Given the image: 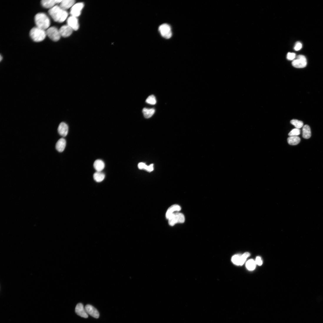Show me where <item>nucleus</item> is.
<instances>
[{
    "mask_svg": "<svg viewBox=\"0 0 323 323\" xmlns=\"http://www.w3.org/2000/svg\"><path fill=\"white\" fill-rule=\"evenodd\" d=\"M84 7V4L83 3H78L75 5L71 8L70 13L71 16L77 17L79 16L81 11Z\"/></svg>",
    "mask_w": 323,
    "mask_h": 323,
    "instance_id": "8",
    "label": "nucleus"
},
{
    "mask_svg": "<svg viewBox=\"0 0 323 323\" xmlns=\"http://www.w3.org/2000/svg\"><path fill=\"white\" fill-rule=\"evenodd\" d=\"M255 262L256 264L259 266L262 265V261L261 258L259 257H257Z\"/></svg>",
    "mask_w": 323,
    "mask_h": 323,
    "instance_id": "32",
    "label": "nucleus"
},
{
    "mask_svg": "<svg viewBox=\"0 0 323 323\" xmlns=\"http://www.w3.org/2000/svg\"><path fill=\"white\" fill-rule=\"evenodd\" d=\"M300 138L298 136H290L287 139L289 144L292 146L298 145L300 142Z\"/></svg>",
    "mask_w": 323,
    "mask_h": 323,
    "instance_id": "21",
    "label": "nucleus"
},
{
    "mask_svg": "<svg viewBox=\"0 0 323 323\" xmlns=\"http://www.w3.org/2000/svg\"><path fill=\"white\" fill-rule=\"evenodd\" d=\"M296 57V54L294 53L289 52L287 55V59L289 60H294Z\"/></svg>",
    "mask_w": 323,
    "mask_h": 323,
    "instance_id": "30",
    "label": "nucleus"
},
{
    "mask_svg": "<svg viewBox=\"0 0 323 323\" xmlns=\"http://www.w3.org/2000/svg\"><path fill=\"white\" fill-rule=\"evenodd\" d=\"M250 255V254L249 253L246 252L241 256V265H242L244 264L246 261L247 259L249 257Z\"/></svg>",
    "mask_w": 323,
    "mask_h": 323,
    "instance_id": "29",
    "label": "nucleus"
},
{
    "mask_svg": "<svg viewBox=\"0 0 323 323\" xmlns=\"http://www.w3.org/2000/svg\"><path fill=\"white\" fill-rule=\"evenodd\" d=\"M181 210V207L179 205L174 204L172 206L168 209L167 212L166 214V218L168 219L172 214L176 212H178Z\"/></svg>",
    "mask_w": 323,
    "mask_h": 323,
    "instance_id": "15",
    "label": "nucleus"
},
{
    "mask_svg": "<svg viewBox=\"0 0 323 323\" xmlns=\"http://www.w3.org/2000/svg\"><path fill=\"white\" fill-rule=\"evenodd\" d=\"M2 58H2V56H1V58H0V60H1V61H2Z\"/></svg>",
    "mask_w": 323,
    "mask_h": 323,
    "instance_id": "33",
    "label": "nucleus"
},
{
    "mask_svg": "<svg viewBox=\"0 0 323 323\" xmlns=\"http://www.w3.org/2000/svg\"><path fill=\"white\" fill-rule=\"evenodd\" d=\"M241 256L240 254H238L233 256L232 258V263L237 265H241Z\"/></svg>",
    "mask_w": 323,
    "mask_h": 323,
    "instance_id": "25",
    "label": "nucleus"
},
{
    "mask_svg": "<svg viewBox=\"0 0 323 323\" xmlns=\"http://www.w3.org/2000/svg\"><path fill=\"white\" fill-rule=\"evenodd\" d=\"M29 34L33 41L37 42L44 41L47 35L45 30L37 27L32 28L30 31Z\"/></svg>",
    "mask_w": 323,
    "mask_h": 323,
    "instance_id": "3",
    "label": "nucleus"
},
{
    "mask_svg": "<svg viewBox=\"0 0 323 323\" xmlns=\"http://www.w3.org/2000/svg\"><path fill=\"white\" fill-rule=\"evenodd\" d=\"M74 0H64L59 4V6L63 9L66 10L72 7L75 4Z\"/></svg>",
    "mask_w": 323,
    "mask_h": 323,
    "instance_id": "16",
    "label": "nucleus"
},
{
    "mask_svg": "<svg viewBox=\"0 0 323 323\" xmlns=\"http://www.w3.org/2000/svg\"><path fill=\"white\" fill-rule=\"evenodd\" d=\"M48 12L54 21L59 23L63 22L67 19L68 14L66 10L57 5L49 9Z\"/></svg>",
    "mask_w": 323,
    "mask_h": 323,
    "instance_id": "1",
    "label": "nucleus"
},
{
    "mask_svg": "<svg viewBox=\"0 0 323 323\" xmlns=\"http://www.w3.org/2000/svg\"><path fill=\"white\" fill-rule=\"evenodd\" d=\"M147 103L151 105H155L156 103V100L155 96L153 95L149 96L146 99Z\"/></svg>",
    "mask_w": 323,
    "mask_h": 323,
    "instance_id": "27",
    "label": "nucleus"
},
{
    "mask_svg": "<svg viewBox=\"0 0 323 323\" xmlns=\"http://www.w3.org/2000/svg\"><path fill=\"white\" fill-rule=\"evenodd\" d=\"M34 21L36 27L44 30L49 28L50 25L49 17L43 13H39L35 15Z\"/></svg>",
    "mask_w": 323,
    "mask_h": 323,
    "instance_id": "2",
    "label": "nucleus"
},
{
    "mask_svg": "<svg viewBox=\"0 0 323 323\" xmlns=\"http://www.w3.org/2000/svg\"><path fill=\"white\" fill-rule=\"evenodd\" d=\"M311 136V129L308 125H304L302 129V136L305 139H309Z\"/></svg>",
    "mask_w": 323,
    "mask_h": 323,
    "instance_id": "19",
    "label": "nucleus"
},
{
    "mask_svg": "<svg viewBox=\"0 0 323 323\" xmlns=\"http://www.w3.org/2000/svg\"><path fill=\"white\" fill-rule=\"evenodd\" d=\"M94 178L97 182H102L105 177L104 174L101 172H96L94 174Z\"/></svg>",
    "mask_w": 323,
    "mask_h": 323,
    "instance_id": "23",
    "label": "nucleus"
},
{
    "mask_svg": "<svg viewBox=\"0 0 323 323\" xmlns=\"http://www.w3.org/2000/svg\"><path fill=\"white\" fill-rule=\"evenodd\" d=\"M46 35L52 41L56 42L59 41L61 37L59 30L55 27L49 28L46 31Z\"/></svg>",
    "mask_w": 323,
    "mask_h": 323,
    "instance_id": "5",
    "label": "nucleus"
},
{
    "mask_svg": "<svg viewBox=\"0 0 323 323\" xmlns=\"http://www.w3.org/2000/svg\"><path fill=\"white\" fill-rule=\"evenodd\" d=\"M105 166L104 162L101 159L96 160L94 164V167L97 172H101L104 169Z\"/></svg>",
    "mask_w": 323,
    "mask_h": 323,
    "instance_id": "18",
    "label": "nucleus"
},
{
    "mask_svg": "<svg viewBox=\"0 0 323 323\" xmlns=\"http://www.w3.org/2000/svg\"><path fill=\"white\" fill-rule=\"evenodd\" d=\"M291 123L296 128L299 129L302 128L303 126V122L297 119H293L291 120Z\"/></svg>",
    "mask_w": 323,
    "mask_h": 323,
    "instance_id": "26",
    "label": "nucleus"
},
{
    "mask_svg": "<svg viewBox=\"0 0 323 323\" xmlns=\"http://www.w3.org/2000/svg\"><path fill=\"white\" fill-rule=\"evenodd\" d=\"M69 128L68 125L65 123H61L58 128L59 134L63 137L66 136L68 134Z\"/></svg>",
    "mask_w": 323,
    "mask_h": 323,
    "instance_id": "14",
    "label": "nucleus"
},
{
    "mask_svg": "<svg viewBox=\"0 0 323 323\" xmlns=\"http://www.w3.org/2000/svg\"><path fill=\"white\" fill-rule=\"evenodd\" d=\"M142 113L144 117L148 119L151 118L155 112V110L154 109H147L145 108L142 110Z\"/></svg>",
    "mask_w": 323,
    "mask_h": 323,
    "instance_id": "22",
    "label": "nucleus"
},
{
    "mask_svg": "<svg viewBox=\"0 0 323 323\" xmlns=\"http://www.w3.org/2000/svg\"><path fill=\"white\" fill-rule=\"evenodd\" d=\"M75 312L76 314L79 316L84 318L88 317V314H87L85 308L84 307L83 305L81 303L78 304L75 308Z\"/></svg>",
    "mask_w": 323,
    "mask_h": 323,
    "instance_id": "13",
    "label": "nucleus"
},
{
    "mask_svg": "<svg viewBox=\"0 0 323 323\" xmlns=\"http://www.w3.org/2000/svg\"><path fill=\"white\" fill-rule=\"evenodd\" d=\"M256 264L255 261L253 259H251L247 262L246 265L248 270L253 271L255 268Z\"/></svg>",
    "mask_w": 323,
    "mask_h": 323,
    "instance_id": "24",
    "label": "nucleus"
},
{
    "mask_svg": "<svg viewBox=\"0 0 323 323\" xmlns=\"http://www.w3.org/2000/svg\"><path fill=\"white\" fill-rule=\"evenodd\" d=\"M159 30L161 35L166 39H170L172 36V33L170 26L167 24H164L160 25L159 28Z\"/></svg>",
    "mask_w": 323,
    "mask_h": 323,
    "instance_id": "6",
    "label": "nucleus"
},
{
    "mask_svg": "<svg viewBox=\"0 0 323 323\" xmlns=\"http://www.w3.org/2000/svg\"><path fill=\"white\" fill-rule=\"evenodd\" d=\"M74 30L68 25L62 26L59 29L61 36L66 38L69 36Z\"/></svg>",
    "mask_w": 323,
    "mask_h": 323,
    "instance_id": "12",
    "label": "nucleus"
},
{
    "mask_svg": "<svg viewBox=\"0 0 323 323\" xmlns=\"http://www.w3.org/2000/svg\"><path fill=\"white\" fill-rule=\"evenodd\" d=\"M300 134V130L299 129L295 128L292 130L289 134L290 136H297Z\"/></svg>",
    "mask_w": 323,
    "mask_h": 323,
    "instance_id": "28",
    "label": "nucleus"
},
{
    "mask_svg": "<svg viewBox=\"0 0 323 323\" xmlns=\"http://www.w3.org/2000/svg\"><path fill=\"white\" fill-rule=\"evenodd\" d=\"M138 167L139 169L145 170L149 172L153 171L154 169L153 164H151L148 166L144 163H140L138 164Z\"/></svg>",
    "mask_w": 323,
    "mask_h": 323,
    "instance_id": "20",
    "label": "nucleus"
},
{
    "mask_svg": "<svg viewBox=\"0 0 323 323\" xmlns=\"http://www.w3.org/2000/svg\"><path fill=\"white\" fill-rule=\"evenodd\" d=\"M61 1L59 0H43L41 4L43 7L50 9L56 6V5L60 4Z\"/></svg>",
    "mask_w": 323,
    "mask_h": 323,
    "instance_id": "10",
    "label": "nucleus"
},
{
    "mask_svg": "<svg viewBox=\"0 0 323 323\" xmlns=\"http://www.w3.org/2000/svg\"><path fill=\"white\" fill-rule=\"evenodd\" d=\"M168 220L169 225L173 226L177 224L184 223L185 218L183 214L178 212L172 214Z\"/></svg>",
    "mask_w": 323,
    "mask_h": 323,
    "instance_id": "4",
    "label": "nucleus"
},
{
    "mask_svg": "<svg viewBox=\"0 0 323 323\" xmlns=\"http://www.w3.org/2000/svg\"><path fill=\"white\" fill-rule=\"evenodd\" d=\"M66 145V140L63 138H61L56 143V149L59 152H62L64 150Z\"/></svg>",
    "mask_w": 323,
    "mask_h": 323,
    "instance_id": "17",
    "label": "nucleus"
},
{
    "mask_svg": "<svg viewBox=\"0 0 323 323\" xmlns=\"http://www.w3.org/2000/svg\"><path fill=\"white\" fill-rule=\"evenodd\" d=\"M292 64L293 66L295 68H303L306 67L307 65V60L304 56L300 55L297 56V59L293 61Z\"/></svg>",
    "mask_w": 323,
    "mask_h": 323,
    "instance_id": "7",
    "label": "nucleus"
},
{
    "mask_svg": "<svg viewBox=\"0 0 323 323\" xmlns=\"http://www.w3.org/2000/svg\"><path fill=\"white\" fill-rule=\"evenodd\" d=\"M67 25L74 30L76 31L79 28V21L77 17L71 16L67 20Z\"/></svg>",
    "mask_w": 323,
    "mask_h": 323,
    "instance_id": "9",
    "label": "nucleus"
},
{
    "mask_svg": "<svg viewBox=\"0 0 323 323\" xmlns=\"http://www.w3.org/2000/svg\"><path fill=\"white\" fill-rule=\"evenodd\" d=\"M87 314L95 318H98L99 314L95 307L90 304H87L85 307Z\"/></svg>",
    "mask_w": 323,
    "mask_h": 323,
    "instance_id": "11",
    "label": "nucleus"
},
{
    "mask_svg": "<svg viewBox=\"0 0 323 323\" xmlns=\"http://www.w3.org/2000/svg\"><path fill=\"white\" fill-rule=\"evenodd\" d=\"M302 47V44L299 42H297L294 47V49L296 51H299L300 50Z\"/></svg>",
    "mask_w": 323,
    "mask_h": 323,
    "instance_id": "31",
    "label": "nucleus"
}]
</instances>
